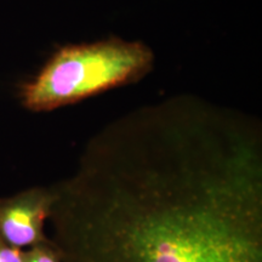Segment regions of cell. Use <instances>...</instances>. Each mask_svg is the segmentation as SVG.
<instances>
[{"instance_id":"obj_1","label":"cell","mask_w":262,"mask_h":262,"mask_svg":"<svg viewBox=\"0 0 262 262\" xmlns=\"http://www.w3.org/2000/svg\"><path fill=\"white\" fill-rule=\"evenodd\" d=\"M261 136L192 98L106 126L50 186L62 262H262Z\"/></svg>"},{"instance_id":"obj_2","label":"cell","mask_w":262,"mask_h":262,"mask_svg":"<svg viewBox=\"0 0 262 262\" xmlns=\"http://www.w3.org/2000/svg\"><path fill=\"white\" fill-rule=\"evenodd\" d=\"M153 61L152 50L141 41L111 38L63 47L22 85V106L32 112H50L77 103L136 83L152 70Z\"/></svg>"},{"instance_id":"obj_3","label":"cell","mask_w":262,"mask_h":262,"mask_svg":"<svg viewBox=\"0 0 262 262\" xmlns=\"http://www.w3.org/2000/svg\"><path fill=\"white\" fill-rule=\"evenodd\" d=\"M52 202L50 186H35L10 196H0V237L21 250L49 241L45 226Z\"/></svg>"},{"instance_id":"obj_4","label":"cell","mask_w":262,"mask_h":262,"mask_svg":"<svg viewBox=\"0 0 262 262\" xmlns=\"http://www.w3.org/2000/svg\"><path fill=\"white\" fill-rule=\"evenodd\" d=\"M24 262H62L51 239L24 250Z\"/></svg>"},{"instance_id":"obj_5","label":"cell","mask_w":262,"mask_h":262,"mask_svg":"<svg viewBox=\"0 0 262 262\" xmlns=\"http://www.w3.org/2000/svg\"><path fill=\"white\" fill-rule=\"evenodd\" d=\"M0 262H24V250L12 247L0 237Z\"/></svg>"}]
</instances>
